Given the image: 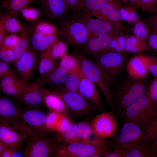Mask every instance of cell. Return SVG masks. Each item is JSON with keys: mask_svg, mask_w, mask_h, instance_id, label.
<instances>
[{"mask_svg": "<svg viewBox=\"0 0 157 157\" xmlns=\"http://www.w3.org/2000/svg\"><path fill=\"white\" fill-rule=\"evenodd\" d=\"M46 51L50 56L54 58H62L66 54V43L57 39Z\"/></svg>", "mask_w": 157, "mask_h": 157, "instance_id": "obj_39", "label": "cell"}, {"mask_svg": "<svg viewBox=\"0 0 157 157\" xmlns=\"http://www.w3.org/2000/svg\"><path fill=\"white\" fill-rule=\"evenodd\" d=\"M0 58L7 64L14 63L15 57L13 49L0 48Z\"/></svg>", "mask_w": 157, "mask_h": 157, "instance_id": "obj_48", "label": "cell"}, {"mask_svg": "<svg viewBox=\"0 0 157 157\" xmlns=\"http://www.w3.org/2000/svg\"><path fill=\"white\" fill-rule=\"evenodd\" d=\"M115 116L112 110L97 115L91 121L92 131L103 138H111L115 133L118 125Z\"/></svg>", "mask_w": 157, "mask_h": 157, "instance_id": "obj_13", "label": "cell"}, {"mask_svg": "<svg viewBox=\"0 0 157 157\" xmlns=\"http://www.w3.org/2000/svg\"><path fill=\"white\" fill-rule=\"evenodd\" d=\"M91 13L99 19L122 24L123 21L121 18L117 3L113 0L107 2L99 11Z\"/></svg>", "mask_w": 157, "mask_h": 157, "instance_id": "obj_20", "label": "cell"}, {"mask_svg": "<svg viewBox=\"0 0 157 157\" xmlns=\"http://www.w3.org/2000/svg\"></svg>", "mask_w": 157, "mask_h": 157, "instance_id": "obj_62", "label": "cell"}, {"mask_svg": "<svg viewBox=\"0 0 157 157\" xmlns=\"http://www.w3.org/2000/svg\"><path fill=\"white\" fill-rule=\"evenodd\" d=\"M17 98L19 103L29 106H36L40 105L43 102L42 85L38 81L28 83Z\"/></svg>", "mask_w": 157, "mask_h": 157, "instance_id": "obj_18", "label": "cell"}, {"mask_svg": "<svg viewBox=\"0 0 157 157\" xmlns=\"http://www.w3.org/2000/svg\"><path fill=\"white\" fill-rule=\"evenodd\" d=\"M157 117V104L146 92L123 110L119 113L118 119L123 122H132L146 127Z\"/></svg>", "mask_w": 157, "mask_h": 157, "instance_id": "obj_1", "label": "cell"}, {"mask_svg": "<svg viewBox=\"0 0 157 157\" xmlns=\"http://www.w3.org/2000/svg\"><path fill=\"white\" fill-rule=\"evenodd\" d=\"M141 58L149 72L157 78V57L141 55Z\"/></svg>", "mask_w": 157, "mask_h": 157, "instance_id": "obj_43", "label": "cell"}, {"mask_svg": "<svg viewBox=\"0 0 157 157\" xmlns=\"http://www.w3.org/2000/svg\"><path fill=\"white\" fill-rule=\"evenodd\" d=\"M90 35L84 23L72 15L60 22L58 36L75 48L83 49Z\"/></svg>", "mask_w": 157, "mask_h": 157, "instance_id": "obj_4", "label": "cell"}, {"mask_svg": "<svg viewBox=\"0 0 157 157\" xmlns=\"http://www.w3.org/2000/svg\"><path fill=\"white\" fill-rule=\"evenodd\" d=\"M77 129V124L72 122L65 130L56 134L52 140L57 143H70L75 136Z\"/></svg>", "mask_w": 157, "mask_h": 157, "instance_id": "obj_30", "label": "cell"}, {"mask_svg": "<svg viewBox=\"0 0 157 157\" xmlns=\"http://www.w3.org/2000/svg\"><path fill=\"white\" fill-rule=\"evenodd\" d=\"M144 135L140 126L132 122H123L119 131L109 138L113 151L123 154L126 148L144 139Z\"/></svg>", "mask_w": 157, "mask_h": 157, "instance_id": "obj_11", "label": "cell"}, {"mask_svg": "<svg viewBox=\"0 0 157 157\" xmlns=\"http://www.w3.org/2000/svg\"><path fill=\"white\" fill-rule=\"evenodd\" d=\"M144 134V138L150 140L157 135V117L148 126L143 129Z\"/></svg>", "mask_w": 157, "mask_h": 157, "instance_id": "obj_46", "label": "cell"}, {"mask_svg": "<svg viewBox=\"0 0 157 157\" xmlns=\"http://www.w3.org/2000/svg\"><path fill=\"white\" fill-rule=\"evenodd\" d=\"M97 87L82 74L79 87V94L86 99L92 103L100 110L104 112L105 110Z\"/></svg>", "mask_w": 157, "mask_h": 157, "instance_id": "obj_17", "label": "cell"}, {"mask_svg": "<svg viewBox=\"0 0 157 157\" xmlns=\"http://www.w3.org/2000/svg\"><path fill=\"white\" fill-rule=\"evenodd\" d=\"M148 44L150 47L157 50V32L152 31L148 37Z\"/></svg>", "mask_w": 157, "mask_h": 157, "instance_id": "obj_55", "label": "cell"}, {"mask_svg": "<svg viewBox=\"0 0 157 157\" xmlns=\"http://www.w3.org/2000/svg\"><path fill=\"white\" fill-rule=\"evenodd\" d=\"M105 157H123V155L121 153L113 150L108 153Z\"/></svg>", "mask_w": 157, "mask_h": 157, "instance_id": "obj_60", "label": "cell"}, {"mask_svg": "<svg viewBox=\"0 0 157 157\" xmlns=\"http://www.w3.org/2000/svg\"><path fill=\"white\" fill-rule=\"evenodd\" d=\"M82 142L112 150V148L110 146L109 139L103 138L93 131L88 137L83 140Z\"/></svg>", "mask_w": 157, "mask_h": 157, "instance_id": "obj_37", "label": "cell"}, {"mask_svg": "<svg viewBox=\"0 0 157 157\" xmlns=\"http://www.w3.org/2000/svg\"><path fill=\"white\" fill-rule=\"evenodd\" d=\"M34 0H3L2 7L4 8L10 14L17 17L24 8L33 4Z\"/></svg>", "mask_w": 157, "mask_h": 157, "instance_id": "obj_29", "label": "cell"}, {"mask_svg": "<svg viewBox=\"0 0 157 157\" xmlns=\"http://www.w3.org/2000/svg\"><path fill=\"white\" fill-rule=\"evenodd\" d=\"M22 79H18L9 76L0 77V91L7 95L18 98L28 84Z\"/></svg>", "mask_w": 157, "mask_h": 157, "instance_id": "obj_19", "label": "cell"}, {"mask_svg": "<svg viewBox=\"0 0 157 157\" xmlns=\"http://www.w3.org/2000/svg\"><path fill=\"white\" fill-rule=\"evenodd\" d=\"M61 114L52 111L47 117L46 125L51 130H56L57 124Z\"/></svg>", "mask_w": 157, "mask_h": 157, "instance_id": "obj_50", "label": "cell"}, {"mask_svg": "<svg viewBox=\"0 0 157 157\" xmlns=\"http://www.w3.org/2000/svg\"><path fill=\"white\" fill-rule=\"evenodd\" d=\"M17 151L11 147H4V150L1 157H14Z\"/></svg>", "mask_w": 157, "mask_h": 157, "instance_id": "obj_56", "label": "cell"}, {"mask_svg": "<svg viewBox=\"0 0 157 157\" xmlns=\"http://www.w3.org/2000/svg\"><path fill=\"white\" fill-rule=\"evenodd\" d=\"M23 113L11 99L6 97H0V118L19 120L21 119Z\"/></svg>", "mask_w": 157, "mask_h": 157, "instance_id": "obj_23", "label": "cell"}, {"mask_svg": "<svg viewBox=\"0 0 157 157\" xmlns=\"http://www.w3.org/2000/svg\"><path fill=\"white\" fill-rule=\"evenodd\" d=\"M125 49L126 52L139 53H142L147 50L133 35H127L125 42Z\"/></svg>", "mask_w": 157, "mask_h": 157, "instance_id": "obj_38", "label": "cell"}, {"mask_svg": "<svg viewBox=\"0 0 157 157\" xmlns=\"http://www.w3.org/2000/svg\"><path fill=\"white\" fill-rule=\"evenodd\" d=\"M91 57L103 53L102 49L97 35H91L82 49Z\"/></svg>", "mask_w": 157, "mask_h": 157, "instance_id": "obj_34", "label": "cell"}, {"mask_svg": "<svg viewBox=\"0 0 157 157\" xmlns=\"http://www.w3.org/2000/svg\"><path fill=\"white\" fill-rule=\"evenodd\" d=\"M123 157H155L149 140L143 139L126 148Z\"/></svg>", "mask_w": 157, "mask_h": 157, "instance_id": "obj_22", "label": "cell"}, {"mask_svg": "<svg viewBox=\"0 0 157 157\" xmlns=\"http://www.w3.org/2000/svg\"><path fill=\"white\" fill-rule=\"evenodd\" d=\"M78 58L83 73L99 88L117 118L118 112L113 100L110 80L93 60L83 54H79Z\"/></svg>", "mask_w": 157, "mask_h": 157, "instance_id": "obj_3", "label": "cell"}, {"mask_svg": "<svg viewBox=\"0 0 157 157\" xmlns=\"http://www.w3.org/2000/svg\"><path fill=\"white\" fill-rule=\"evenodd\" d=\"M31 129L19 120L0 119V141L4 147H11L17 150L24 143Z\"/></svg>", "mask_w": 157, "mask_h": 157, "instance_id": "obj_6", "label": "cell"}, {"mask_svg": "<svg viewBox=\"0 0 157 157\" xmlns=\"http://www.w3.org/2000/svg\"><path fill=\"white\" fill-rule=\"evenodd\" d=\"M127 35L125 34H119L113 37L108 52H112L119 53L126 52L125 42Z\"/></svg>", "mask_w": 157, "mask_h": 157, "instance_id": "obj_40", "label": "cell"}, {"mask_svg": "<svg viewBox=\"0 0 157 157\" xmlns=\"http://www.w3.org/2000/svg\"><path fill=\"white\" fill-rule=\"evenodd\" d=\"M150 141L155 157H157V135L152 139L150 140Z\"/></svg>", "mask_w": 157, "mask_h": 157, "instance_id": "obj_58", "label": "cell"}, {"mask_svg": "<svg viewBox=\"0 0 157 157\" xmlns=\"http://www.w3.org/2000/svg\"><path fill=\"white\" fill-rule=\"evenodd\" d=\"M132 31L133 35L142 45L147 49L148 47H149L147 42V39L148 38L149 34L146 25L139 21L135 24Z\"/></svg>", "mask_w": 157, "mask_h": 157, "instance_id": "obj_31", "label": "cell"}, {"mask_svg": "<svg viewBox=\"0 0 157 157\" xmlns=\"http://www.w3.org/2000/svg\"><path fill=\"white\" fill-rule=\"evenodd\" d=\"M15 17L10 14L2 15L1 22L7 32L18 33L21 31L23 25H21Z\"/></svg>", "mask_w": 157, "mask_h": 157, "instance_id": "obj_33", "label": "cell"}, {"mask_svg": "<svg viewBox=\"0 0 157 157\" xmlns=\"http://www.w3.org/2000/svg\"><path fill=\"white\" fill-rule=\"evenodd\" d=\"M91 125L88 122H81L77 124V131L74 138L70 143H82L92 132Z\"/></svg>", "mask_w": 157, "mask_h": 157, "instance_id": "obj_36", "label": "cell"}, {"mask_svg": "<svg viewBox=\"0 0 157 157\" xmlns=\"http://www.w3.org/2000/svg\"><path fill=\"white\" fill-rule=\"evenodd\" d=\"M39 0L44 13L51 20L60 22L69 16L70 10L64 0Z\"/></svg>", "mask_w": 157, "mask_h": 157, "instance_id": "obj_15", "label": "cell"}, {"mask_svg": "<svg viewBox=\"0 0 157 157\" xmlns=\"http://www.w3.org/2000/svg\"><path fill=\"white\" fill-rule=\"evenodd\" d=\"M58 66L57 59L54 58L46 51L40 54L38 61V70L41 75L47 74Z\"/></svg>", "mask_w": 157, "mask_h": 157, "instance_id": "obj_27", "label": "cell"}, {"mask_svg": "<svg viewBox=\"0 0 157 157\" xmlns=\"http://www.w3.org/2000/svg\"><path fill=\"white\" fill-rule=\"evenodd\" d=\"M82 74L81 70L69 73L64 83V87L65 89L68 91L79 93V87Z\"/></svg>", "mask_w": 157, "mask_h": 157, "instance_id": "obj_35", "label": "cell"}, {"mask_svg": "<svg viewBox=\"0 0 157 157\" xmlns=\"http://www.w3.org/2000/svg\"><path fill=\"white\" fill-rule=\"evenodd\" d=\"M53 91L63 100L71 117H88L94 115L99 110L94 104L86 99L79 93L68 91L64 87L57 86Z\"/></svg>", "mask_w": 157, "mask_h": 157, "instance_id": "obj_5", "label": "cell"}, {"mask_svg": "<svg viewBox=\"0 0 157 157\" xmlns=\"http://www.w3.org/2000/svg\"><path fill=\"white\" fill-rule=\"evenodd\" d=\"M47 117L45 113L40 110L29 109L23 112L21 119L24 125L31 130H51L46 125Z\"/></svg>", "mask_w": 157, "mask_h": 157, "instance_id": "obj_16", "label": "cell"}, {"mask_svg": "<svg viewBox=\"0 0 157 157\" xmlns=\"http://www.w3.org/2000/svg\"><path fill=\"white\" fill-rule=\"evenodd\" d=\"M117 3L123 22L135 24L140 21V18L137 12V7L130 4Z\"/></svg>", "mask_w": 157, "mask_h": 157, "instance_id": "obj_28", "label": "cell"}, {"mask_svg": "<svg viewBox=\"0 0 157 157\" xmlns=\"http://www.w3.org/2000/svg\"><path fill=\"white\" fill-rule=\"evenodd\" d=\"M145 22L152 31L157 32V13L147 18Z\"/></svg>", "mask_w": 157, "mask_h": 157, "instance_id": "obj_54", "label": "cell"}, {"mask_svg": "<svg viewBox=\"0 0 157 157\" xmlns=\"http://www.w3.org/2000/svg\"><path fill=\"white\" fill-rule=\"evenodd\" d=\"M20 12L24 18L33 22L36 21L42 14V12L38 9L30 7L24 8Z\"/></svg>", "mask_w": 157, "mask_h": 157, "instance_id": "obj_42", "label": "cell"}, {"mask_svg": "<svg viewBox=\"0 0 157 157\" xmlns=\"http://www.w3.org/2000/svg\"><path fill=\"white\" fill-rule=\"evenodd\" d=\"M7 32L2 23L0 21V43L7 36Z\"/></svg>", "mask_w": 157, "mask_h": 157, "instance_id": "obj_59", "label": "cell"}, {"mask_svg": "<svg viewBox=\"0 0 157 157\" xmlns=\"http://www.w3.org/2000/svg\"><path fill=\"white\" fill-rule=\"evenodd\" d=\"M146 93L152 101L157 104V78H155L149 83Z\"/></svg>", "mask_w": 157, "mask_h": 157, "instance_id": "obj_47", "label": "cell"}, {"mask_svg": "<svg viewBox=\"0 0 157 157\" xmlns=\"http://www.w3.org/2000/svg\"><path fill=\"white\" fill-rule=\"evenodd\" d=\"M122 54L108 51L92 57L111 83L117 78L123 68L125 57Z\"/></svg>", "mask_w": 157, "mask_h": 157, "instance_id": "obj_12", "label": "cell"}, {"mask_svg": "<svg viewBox=\"0 0 157 157\" xmlns=\"http://www.w3.org/2000/svg\"><path fill=\"white\" fill-rule=\"evenodd\" d=\"M70 10L74 13L81 8V0H64Z\"/></svg>", "mask_w": 157, "mask_h": 157, "instance_id": "obj_53", "label": "cell"}, {"mask_svg": "<svg viewBox=\"0 0 157 157\" xmlns=\"http://www.w3.org/2000/svg\"><path fill=\"white\" fill-rule=\"evenodd\" d=\"M111 0H81V8L91 13L97 11Z\"/></svg>", "mask_w": 157, "mask_h": 157, "instance_id": "obj_41", "label": "cell"}, {"mask_svg": "<svg viewBox=\"0 0 157 157\" xmlns=\"http://www.w3.org/2000/svg\"><path fill=\"white\" fill-rule=\"evenodd\" d=\"M72 15L81 21L85 25L91 35H97L102 34L116 35L124 34L126 28L123 24L93 17L88 10L81 8Z\"/></svg>", "mask_w": 157, "mask_h": 157, "instance_id": "obj_8", "label": "cell"}, {"mask_svg": "<svg viewBox=\"0 0 157 157\" xmlns=\"http://www.w3.org/2000/svg\"><path fill=\"white\" fill-rule=\"evenodd\" d=\"M43 102L52 111L71 117L64 103L60 96L54 92L50 91L42 87Z\"/></svg>", "mask_w": 157, "mask_h": 157, "instance_id": "obj_21", "label": "cell"}, {"mask_svg": "<svg viewBox=\"0 0 157 157\" xmlns=\"http://www.w3.org/2000/svg\"><path fill=\"white\" fill-rule=\"evenodd\" d=\"M149 83L144 79H135L129 76L122 81L116 90H112L113 100L118 115L146 92Z\"/></svg>", "mask_w": 157, "mask_h": 157, "instance_id": "obj_2", "label": "cell"}, {"mask_svg": "<svg viewBox=\"0 0 157 157\" xmlns=\"http://www.w3.org/2000/svg\"><path fill=\"white\" fill-rule=\"evenodd\" d=\"M9 76L18 79H22L15 75L8 64L2 61H0V77Z\"/></svg>", "mask_w": 157, "mask_h": 157, "instance_id": "obj_51", "label": "cell"}, {"mask_svg": "<svg viewBox=\"0 0 157 157\" xmlns=\"http://www.w3.org/2000/svg\"><path fill=\"white\" fill-rule=\"evenodd\" d=\"M4 150V146L2 143L0 141V157H1Z\"/></svg>", "mask_w": 157, "mask_h": 157, "instance_id": "obj_61", "label": "cell"}, {"mask_svg": "<svg viewBox=\"0 0 157 157\" xmlns=\"http://www.w3.org/2000/svg\"><path fill=\"white\" fill-rule=\"evenodd\" d=\"M38 57L37 51L30 47L14 63L16 72L26 83L33 78Z\"/></svg>", "mask_w": 157, "mask_h": 157, "instance_id": "obj_14", "label": "cell"}, {"mask_svg": "<svg viewBox=\"0 0 157 157\" xmlns=\"http://www.w3.org/2000/svg\"><path fill=\"white\" fill-rule=\"evenodd\" d=\"M118 3L121 4H127L133 5L137 7L139 3L140 0H114Z\"/></svg>", "mask_w": 157, "mask_h": 157, "instance_id": "obj_57", "label": "cell"}, {"mask_svg": "<svg viewBox=\"0 0 157 157\" xmlns=\"http://www.w3.org/2000/svg\"><path fill=\"white\" fill-rule=\"evenodd\" d=\"M28 30L31 47L37 51L47 50L57 39L58 31L56 27L42 20L33 22Z\"/></svg>", "mask_w": 157, "mask_h": 157, "instance_id": "obj_9", "label": "cell"}, {"mask_svg": "<svg viewBox=\"0 0 157 157\" xmlns=\"http://www.w3.org/2000/svg\"><path fill=\"white\" fill-rule=\"evenodd\" d=\"M69 73L64 69L58 65L49 73L42 75L38 81L43 84L60 85L64 84Z\"/></svg>", "mask_w": 157, "mask_h": 157, "instance_id": "obj_25", "label": "cell"}, {"mask_svg": "<svg viewBox=\"0 0 157 157\" xmlns=\"http://www.w3.org/2000/svg\"><path fill=\"white\" fill-rule=\"evenodd\" d=\"M138 7L152 14L157 13V0H140Z\"/></svg>", "mask_w": 157, "mask_h": 157, "instance_id": "obj_44", "label": "cell"}, {"mask_svg": "<svg viewBox=\"0 0 157 157\" xmlns=\"http://www.w3.org/2000/svg\"><path fill=\"white\" fill-rule=\"evenodd\" d=\"M56 157H92L94 155L105 157L112 151L84 142L54 143Z\"/></svg>", "mask_w": 157, "mask_h": 157, "instance_id": "obj_10", "label": "cell"}, {"mask_svg": "<svg viewBox=\"0 0 157 157\" xmlns=\"http://www.w3.org/2000/svg\"><path fill=\"white\" fill-rule=\"evenodd\" d=\"M18 39V36L12 33L7 35L0 43V48L13 49Z\"/></svg>", "mask_w": 157, "mask_h": 157, "instance_id": "obj_49", "label": "cell"}, {"mask_svg": "<svg viewBox=\"0 0 157 157\" xmlns=\"http://www.w3.org/2000/svg\"><path fill=\"white\" fill-rule=\"evenodd\" d=\"M70 117L67 115L61 114L56 130L60 132L65 130L72 122Z\"/></svg>", "mask_w": 157, "mask_h": 157, "instance_id": "obj_52", "label": "cell"}, {"mask_svg": "<svg viewBox=\"0 0 157 157\" xmlns=\"http://www.w3.org/2000/svg\"><path fill=\"white\" fill-rule=\"evenodd\" d=\"M126 69L129 76L136 79H144L149 72L141 55L134 56L129 60Z\"/></svg>", "mask_w": 157, "mask_h": 157, "instance_id": "obj_24", "label": "cell"}, {"mask_svg": "<svg viewBox=\"0 0 157 157\" xmlns=\"http://www.w3.org/2000/svg\"><path fill=\"white\" fill-rule=\"evenodd\" d=\"M50 130H31L26 137L23 154L25 157H47L54 153V142Z\"/></svg>", "mask_w": 157, "mask_h": 157, "instance_id": "obj_7", "label": "cell"}, {"mask_svg": "<svg viewBox=\"0 0 157 157\" xmlns=\"http://www.w3.org/2000/svg\"><path fill=\"white\" fill-rule=\"evenodd\" d=\"M19 39L13 49L15 57L14 63L30 47L31 39L29 32L26 27L23 26L18 33Z\"/></svg>", "mask_w": 157, "mask_h": 157, "instance_id": "obj_26", "label": "cell"}, {"mask_svg": "<svg viewBox=\"0 0 157 157\" xmlns=\"http://www.w3.org/2000/svg\"><path fill=\"white\" fill-rule=\"evenodd\" d=\"M115 35L112 34H102L97 35L101 44L103 53L108 51L113 38Z\"/></svg>", "mask_w": 157, "mask_h": 157, "instance_id": "obj_45", "label": "cell"}, {"mask_svg": "<svg viewBox=\"0 0 157 157\" xmlns=\"http://www.w3.org/2000/svg\"><path fill=\"white\" fill-rule=\"evenodd\" d=\"M58 65L68 73L81 70L78 58L69 54H66L61 58Z\"/></svg>", "mask_w": 157, "mask_h": 157, "instance_id": "obj_32", "label": "cell"}]
</instances>
